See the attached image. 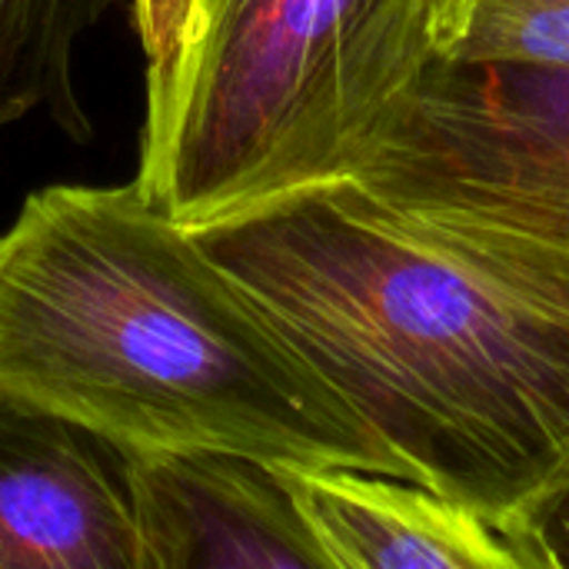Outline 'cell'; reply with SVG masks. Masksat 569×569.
Returning <instances> with one entry per match:
<instances>
[{"mask_svg":"<svg viewBox=\"0 0 569 569\" xmlns=\"http://www.w3.org/2000/svg\"><path fill=\"white\" fill-rule=\"evenodd\" d=\"M123 3L130 0H0V130L47 110L70 140L90 137L73 53L80 37Z\"/></svg>","mask_w":569,"mask_h":569,"instance_id":"cell-8","label":"cell"},{"mask_svg":"<svg viewBox=\"0 0 569 569\" xmlns=\"http://www.w3.org/2000/svg\"><path fill=\"white\" fill-rule=\"evenodd\" d=\"M350 183L569 267V70L433 67Z\"/></svg>","mask_w":569,"mask_h":569,"instance_id":"cell-4","label":"cell"},{"mask_svg":"<svg viewBox=\"0 0 569 569\" xmlns=\"http://www.w3.org/2000/svg\"><path fill=\"white\" fill-rule=\"evenodd\" d=\"M340 569H540L503 517L360 470H280Z\"/></svg>","mask_w":569,"mask_h":569,"instance_id":"cell-7","label":"cell"},{"mask_svg":"<svg viewBox=\"0 0 569 569\" xmlns=\"http://www.w3.org/2000/svg\"><path fill=\"white\" fill-rule=\"evenodd\" d=\"M447 0H190L137 190L180 227L350 180L443 63Z\"/></svg>","mask_w":569,"mask_h":569,"instance_id":"cell-3","label":"cell"},{"mask_svg":"<svg viewBox=\"0 0 569 569\" xmlns=\"http://www.w3.org/2000/svg\"><path fill=\"white\" fill-rule=\"evenodd\" d=\"M400 477L510 513L569 453V267L350 180L187 227Z\"/></svg>","mask_w":569,"mask_h":569,"instance_id":"cell-1","label":"cell"},{"mask_svg":"<svg viewBox=\"0 0 569 569\" xmlns=\"http://www.w3.org/2000/svg\"><path fill=\"white\" fill-rule=\"evenodd\" d=\"M130 10L147 53V90H150L170 73L177 60L190 0H130Z\"/></svg>","mask_w":569,"mask_h":569,"instance_id":"cell-11","label":"cell"},{"mask_svg":"<svg viewBox=\"0 0 569 569\" xmlns=\"http://www.w3.org/2000/svg\"><path fill=\"white\" fill-rule=\"evenodd\" d=\"M0 569H143L133 453L0 397Z\"/></svg>","mask_w":569,"mask_h":569,"instance_id":"cell-5","label":"cell"},{"mask_svg":"<svg viewBox=\"0 0 569 569\" xmlns=\"http://www.w3.org/2000/svg\"><path fill=\"white\" fill-rule=\"evenodd\" d=\"M507 530L540 569H569V453L553 473L503 513Z\"/></svg>","mask_w":569,"mask_h":569,"instance_id":"cell-10","label":"cell"},{"mask_svg":"<svg viewBox=\"0 0 569 569\" xmlns=\"http://www.w3.org/2000/svg\"><path fill=\"white\" fill-rule=\"evenodd\" d=\"M143 569H340L280 470L210 453H133Z\"/></svg>","mask_w":569,"mask_h":569,"instance_id":"cell-6","label":"cell"},{"mask_svg":"<svg viewBox=\"0 0 569 569\" xmlns=\"http://www.w3.org/2000/svg\"><path fill=\"white\" fill-rule=\"evenodd\" d=\"M443 63L569 70V0H447Z\"/></svg>","mask_w":569,"mask_h":569,"instance_id":"cell-9","label":"cell"},{"mask_svg":"<svg viewBox=\"0 0 569 569\" xmlns=\"http://www.w3.org/2000/svg\"><path fill=\"white\" fill-rule=\"evenodd\" d=\"M0 397L130 453L400 477L253 297L137 183L43 187L0 233Z\"/></svg>","mask_w":569,"mask_h":569,"instance_id":"cell-2","label":"cell"}]
</instances>
